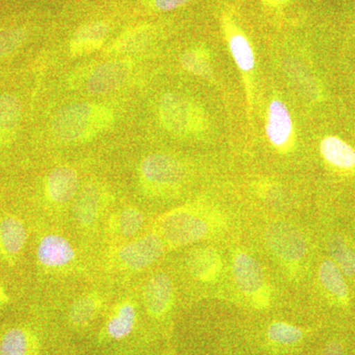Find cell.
<instances>
[{
  "mask_svg": "<svg viewBox=\"0 0 355 355\" xmlns=\"http://www.w3.org/2000/svg\"><path fill=\"white\" fill-rule=\"evenodd\" d=\"M174 300L172 280L165 273H156L147 280L144 289V303L149 316L161 319L171 310Z\"/></svg>",
  "mask_w": 355,
  "mask_h": 355,
  "instance_id": "cell-12",
  "label": "cell"
},
{
  "mask_svg": "<svg viewBox=\"0 0 355 355\" xmlns=\"http://www.w3.org/2000/svg\"><path fill=\"white\" fill-rule=\"evenodd\" d=\"M158 114L163 127L174 135H190L202 128L200 110L190 100L176 93L162 96Z\"/></svg>",
  "mask_w": 355,
  "mask_h": 355,
  "instance_id": "cell-5",
  "label": "cell"
},
{
  "mask_svg": "<svg viewBox=\"0 0 355 355\" xmlns=\"http://www.w3.org/2000/svg\"><path fill=\"white\" fill-rule=\"evenodd\" d=\"M323 355H343L342 347L336 343H331L324 350Z\"/></svg>",
  "mask_w": 355,
  "mask_h": 355,
  "instance_id": "cell-31",
  "label": "cell"
},
{
  "mask_svg": "<svg viewBox=\"0 0 355 355\" xmlns=\"http://www.w3.org/2000/svg\"><path fill=\"white\" fill-rule=\"evenodd\" d=\"M146 217L135 207H125L116 212L112 221V229L121 238H132L141 230Z\"/></svg>",
  "mask_w": 355,
  "mask_h": 355,
  "instance_id": "cell-23",
  "label": "cell"
},
{
  "mask_svg": "<svg viewBox=\"0 0 355 355\" xmlns=\"http://www.w3.org/2000/svg\"><path fill=\"white\" fill-rule=\"evenodd\" d=\"M153 31L148 26H137L121 33L105 50V55L113 58H130L139 55L150 46Z\"/></svg>",
  "mask_w": 355,
  "mask_h": 355,
  "instance_id": "cell-15",
  "label": "cell"
},
{
  "mask_svg": "<svg viewBox=\"0 0 355 355\" xmlns=\"http://www.w3.org/2000/svg\"><path fill=\"white\" fill-rule=\"evenodd\" d=\"M106 198L104 187L97 182H89L81 187L72 202V212L80 227L90 228L95 225L106 205Z\"/></svg>",
  "mask_w": 355,
  "mask_h": 355,
  "instance_id": "cell-10",
  "label": "cell"
},
{
  "mask_svg": "<svg viewBox=\"0 0 355 355\" xmlns=\"http://www.w3.org/2000/svg\"><path fill=\"white\" fill-rule=\"evenodd\" d=\"M186 176L183 163L168 154H150L139 166L140 187L149 196H163L177 190Z\"/></svg>",
  "mask_w": 355,
  "mask_h": 355,
  "instance_id": "cell-4",
  "label": "cell"
},
{
  "mask_svg": "<svg viewBox=\"0 0 355 355\" xmlns=\"http://www.w3.org/2000/svg\"><path fill=\"white\" fill-rule=\"evenodd\" d=\"M27 32L22 28L0 32V58L8 57L24 44Z\"/></svg>",
  "mask_w": 355,
  "mask_h": 355,
  "instance_id": "cell-29",
  "label": "cell"
},
{
  "mask_svg": "<svg viewBox=\"0 0 355 355\" xmlns=\"http://www.w3.org/2000/svg\"><path fill=\"white\" fill-rule=\"evenodd\" d=\"M330 250L331 256L338 261L340 270L345 275L352 277L355 273V252L350 250L340 239H335L331 242Z\"/></svg>",
  "mask_w": 355,
  "mask_h": 355,
  "instance_id": "cell-28",
  "label": "cell"
},
{
  "mask_svg": "<svg viewBox=\"0 0 355 355\" xmlns=\"http://www.w3.org/2000/svg\"><path fill=\"white\" fill-rule=\"evenodd\" d=\"M166 243L158 232H151L114 251V263L128 272H140L153 266L165 253Z\"/></svg>",
  "mask_w": 355,
  "mask_h": 355,
  "instance_id": "cell-6",
  "label": "cell"
},
{
  "mask_svg": "<svg viewBox=\"0 0 355 355\" xmlns=\"http://www.w3.org/2000/svg\"><path fill=\"white\" fill-rule=\"evenodd\" d=\"M116 116L107 105L77 102L58 110L51 123L53 139L64 146H77L97 139L114 127Z\"/></svg>",
  "mask_w": 355,
  "mask_h": 355,
  "instance_id": "cell-1",
  "label": "cell"
},
{
  "mask_svg": "<svg viewBox=\"0 0 355 355\" xmlns=\"http://www.w3.org/2000/svg\"><path fill=\"white\" fill-rule=\"evenodd\" d=\"M104 300L97 292H89L79 296L70 307V324L77 329L86 328L99 315Z\"/></svg>",
  "mask_w": 355,
  "mask_h": 355,
  "instance_id": "cell-21",
  "label": "cell"
},
{
  "mask_svg": "<svg viewBox=\"0 0 355 355\" xmlns=\"http://www.w3.org/2000/svg\"><path fill=\"white\" fill-rule=\"evenodd\" d=\"M37 259L43 268L60 270L69 268L76 261V252L73 245L64 236L50 233L40 240Z\"/></svg>",
  "mask_w": 355,
  "mask_h": 355,
  "instance_id": "cell-11",
  "label": "cell"
},
{
  "mask_svg": "<svg viewBox=\"0 0 355 355\" xmlns=\"http://www.w3.org/2000/svg\"><path fill=\"white\" fill-rule=\"evenodd\" d=\"M266 241L277 260L287 266H297L307 252L304 236L287 222H275L268 225Z\"/></svg>",
  "mask_w": 355,
  "mask_h": 355,
  "instance_id": "cell-8",
  "label": "cell"
},
{
  "mask_svg": "<svg viewBox=\"0 0 355 355\" xmlns=\"http://www.w3.org/2000/svg\"><path fill=\"white\" fill-rule=\"evenodd\" d=\"M133 70L135 60L132 58H114L79 69L70 78V84L83 87L92 96L108 95L125 86Z\"/></svg>",
  "mask_w": 355,
  "mask_h": 355,
  "instance_id": "cell-3",
  "label": "cell"
},
{
  "mask_svg": "<svg viewBox=\"0 0 355 355\" xmlns=\"http://www.w3.org/2000/svg\"><path fill=\"white\" fill-rule=\"evenodd\" d=\"M9 302V297L7 295L6 289H4L3 286H2L1 282H0V308L6 307Z\"/></svg>",
  "mask_w": 355,
  "mask_h": 355,
  "instance_id": "cell-32",
  "label": "cell"
},
{
  "mask_svg": "<svg viewBox=\"0 0 355 355\" xmlns=\"http://www.w3.org/2000/svg\"><path fill=\"white\" fill-rule=\"evenodd\" d=\"M36 334L25 326L9 328L0 336V355H39Z\"/></svg>",
  "mask_w": 355,
  "mask_h": 355,
  "instance_id": "cell-16",
  "label": "cell"
},
{
  "mask_svg": "<svg viewBox=\"0 0 355 355\" xmlns=\"http://www.w3.org/2000/svg\"><path fill=\"white\" fill-rule=\"evenodd\" d=\"M214 226L211 217L202 209L184 207L161 216L157 232L166 245L181 247L209 237L214 232Z\"/></svg>",
  "mask_w": 355,
  "mask_h": 355,
  "instance_id": "cell-2",
  "label": "cell"
},
{
  "mask_svg": "<svg viewBox=\"0 0 355 355\" xmlns=\"http://www.w3.org/2000/svg\"><path fill=\"white\" fill-rule=\"evenodd\" d=\"M182 67L187 71L195 76L209 78L211 76V69L205 55L200 51H188L182 55Z\"/></svg>",
  "mask_w": 355,
  "mask_h": 355,
  "instance_id": "cell-27",
  "label": "cell"
},
{
  "mask_svg": "<svg viewBox=\"0 0 355 355\" xmlns=\"http://www.w3.org/2000/svg\"><path fill=\"white\" fill-rule=\"evenodd\" d=\"M231 53L234 58L236 64L243 71H250L254 67V51L251 44L242 35H234L229 41Z\"/></svg>",
  "mask_w": 355,
  "mask_h": 355,
  "instance_id": "cell-25",
  "label": "cell"
},
{
  "mask_svg": "<svg viewBox=\"0 0 355 355\" xmlns=\"http://www.w3.org/2000/svg\"><path fill=\"white\" fill-rule=\"evenodd\" d=\"M28 233L19 217L7 214L0 218V254L8 261H14L24 251Z\"/></svg>",
  "mask_w": 355,
  "mask_h": 355,
  "instance_id": "cell-14",
  "label": "cell"
},
{
  "mask_svg": "<svg viewBox=\"0 0 355 355\" xmlns=\"http://www.w3.org/2000/svg\"><path fill=\"white\" fill-rule=\"evenodd\" d=\"M319 277L324 288L336 297L345 299L347 296V286L342 270L333 261H324L319 270Z\"/></svg>",
  "mask_w": 355,
  "mask_h": 355,
  "instance_id": "cell-24",
  "label": "cell"
},
{
  "mask_svg": "<svg viewBox=\"0 0 355 355\" xmlns=\"http://www.w3.org/2000/svg\"><path fill=\"white\" fill-rule=\"evenodd\" d=\"M191 0H153V6L161 11H170L189 3Z\"/></svg>",
  "mask_w": 355,
  "mask_h": 355,
  "instance_id": "cell-30",
  "label": "cell"
},
{
  "mask_svg": "<svg viewBox=\"0 0 355 355\" xmlns=\"http://www.w3.org/2000/svg\"><path fill=\"white\" fill-rule=\"evenodd\" d=\"M80 188L78 172L70 166H58L46 178L44 196L51 205L64 207L73 202Z\"/></svg>",
  "mask_w": 355,
  "mask_h": 355,
  "instance_id": "cell-9",
  "label": "cell"
},
{
  "mask_svg": "<svg viewBox=\"0 0 355 355\" xmlns=\"http://www.w3.org/2000/svg\"><path fill=\"white\" fill-rule=\"evenodd\" d=\"M110 30V25L104 21H94L80 26L70 39V55L83 57L101 50L108 38Z\"/></svg>",
  "mask_w": 355,
  "mask_h": 355,
  "instance_id": "cell-13",
  "label": "cell"
},
{
  "mask_svg": "<svg viewBox=\"0 0 355 355\" xmlns=\"http://www.w3.org/2000/svg\"><path fill=\"white\" fill-rule=\"evenodd\" d=\"M22 116L23 105L17 96L0 94V148L15 140Z\"/></svg>",
  "mask_w": 355,
  "mask_h": 355,
  "instance_id": "cell-17",
  "label": "cell"
},
{
  "mask_svg": "<svg viewBox=\"0 0 355 355\" xmlns=\"http://www.w3.org/2000/svg\"><path fill=\"white\" fill-rule=\"evenodd\" d=\"M322 155L336 167L350 169L355 166V151L347 142L336 137H328L321 142Z\"/></svg>",
  "mask_w": 355,
  "mask_h": 355,
  "instance_id": "cell-22",
  "label": "cell"
},
{
  "mask_svg": "<svg viewBox=\"0 0 355 355\" xmlns=\"http://www.w3.org/2000/svg\"><path fill=\"white\" fill-rule=\"evenodd\" d=\"M233 277L238 289L257 307H265L270 300L263 268L251 254L236 253L232 263Z\"/></svg>",
  "mask_w": 355,
  "mask_h": 355,
  "instance_id": "cell-7",
  "label": "cell"
},
{
  "mask_svg": "<svg viewBox=\"0 0 355 355\" xmlns=\"http://www.w3.org/2000/svg\"><path fill=\"white\" fill-rule=\"evenodd\" d=\"M137 308L133 301L123 300L112 311L105 324V335L109 340H121L135 330Z\"/></svg>",
  "mask_w": 355,
  "mask_h": 355,
  "instance_id": "cell-18",
  "label": "cell"
},
{
  "mask_svg": "<svg viewBox=\"0 0 355 355\" xmlns=\"http://www.w3.org/2000/svg\"><path fill=\"white\" fill-rule=\"evenodd\" d=\"M189 268L193 277L198 282H214L221 273L220 254L214 248H198L190 254Z\"/></svg>",
  "mask_w": 355,
  "mask_h": 355,
  "instance_id": "cell-20",
  "label": "cell"
},
{
  "mask_svg": "<svg viewBox=\"0 0 355 355\" xmlns=\"http://www.w3.org/2000/svg\"><path fill=\"white\" fill-rule=\"evenodd\" d=\"M268 336L272 342L282 345H296L302 340V330L284 322H275L270 324Z\"/></svg>",
  "mask_w": 355,
  "mask_h": 355,
  "instance_id": "cell-26",
  "label": "cell"
},
{
  "mask_svg": "<svg viewBox=\"0 0 355 355\" xmlns=\"http://www.w3.org/2000/svg\"><path fill=\"white\" fill-rule=\"evenodd\" d=\"M292 119L286 105L279 100L270 103L266 123V135L273 146L282 147L291 139Z\"/></svg>",
  "mask_w": 355,
  "mask_h": 355,
  "instance_id": "cell-19",
  "label": "cell"
}]
</instances>
